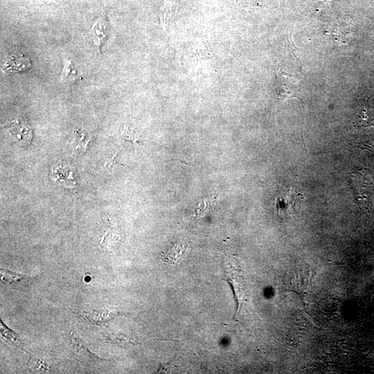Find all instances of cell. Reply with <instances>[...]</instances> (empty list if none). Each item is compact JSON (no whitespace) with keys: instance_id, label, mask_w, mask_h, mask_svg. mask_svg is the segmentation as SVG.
<instances>
[{"instance_id":"obj_1","label":"cell","mask_w":374,"mask_h":374,"mask_svg":"<svg viewBox=\"0 0 374 374\" xmlns=\"http://www.w3.org/2000/svg\"><path fill=\"white\" fill-rule=\"evenodd\" d=\"M349 184L359 208L364 212L371 210L373 184L365 169H358L350 175Z\"/></svg>"},{"instance_id":"obj_2","label":"cell","mask_w":374,"mask_h":374,"mask_svg":"<svg viewBox=\"0 0 374 374\" xmlns=\"http://www.w3.org/2000/svg\"><path fill=\"white\" fill-rule=\"evenodd\" d=\"M303 196L295 191L292 188H290L288 192L285 195H282L278 197L276 200V207L278 211H290L296 210L299 205L303 203Z\"/></svg>"},{"instance_id":"obj_3","label":"cell","mask_w":374,"mask_h":374,"mask_svg":"<svg viewBox=\"0 0 374 374\" xmlns=\"http://www.w3.org/2000/svg\"><path fill=\"white\" fill-rule=\"evenodd\" d=\"M1 283L15 290H21L30 285L31 278L23 274L1 269Z\"/></svg>"},{"instance_id":"obj_4","label":"cell","mask_w":374,"mask_h":374,"mask_svg":"<svg viewBox=\"0 0 374 374\" xmlns=\"http://www.w3.org/2000/svg\"><path fill=\"white\" fill-rule=\"evenodd\" d=\"M31 67L30 60L23 54L12 55L5 61L2 70L7 73L25 71Z\"/></svg>"},{"instance_id":"obj_5","label":"cell","mask_w":374,"mask_h":374,"mask_svg":"<svg viewBox=\"0 0 374 374\" xmlns=\"http://www.w3.org/2000/svg\"><path fill=\"white\" fill-rule=\"evenodd\" d=\"M71 344L75 349L77 358L80 361L87 364H95L100 362L102 359L92 354L84 343L73 332L71 334Z\"/></svg>"},{"instance_id":"obj_6","label":"cell","mask_w":374,"mask_h":374,"mask_svg":"<svg viewBox=\"0 0 374 374\" xmlns=\"http://www.w3.org/2000/svg\"><path fill=\"white\" fill-rule=\"evenodd\" d=\"M179 0H164L160 10V21L163 28L166 30L175 16Z\"/></svg>"},{"instance_id":"obj_7","label":"cell","mask_w":374,"mask_h":374,"mask_svg":"<svg viewBox=\"0 0 374 374\" xmlns=\"http://www.w3.org/2000/svg\"><path fill=\"white\" fill-rule=\"evenodd\" d=\"M1 335L6 339L10 345H12L16 348L24 349V344L21 341L19 337L10 328H8L1 320Z\"/></svg>"},{"instance_id":"obj_8","label":"cell","mask_w":374,"mask_h":374,"mask_svg":"<svg viewBox=\"0 0 374 374\" xmlns=\"http://www.w3.org/2000/svg\"><path fill=\"white\" fill-rule=\"evenodd\" d=\"M188 247L184 244H176L167 252L165 260L166 262L174 264L179 261L186 253Z\"/></svg>"},{"instance_id":"obj_9","label":"cell","mask_w":374,"mask_h":374,"mask_svg":"<svg viewBox=\"0 0 374 374\" xmlns=\"http://www.w3.org/2000/svg\"><path fill=\"white\" fill-rule=\"evenodd\" d=\"M123 314L116 310H103V311H93L92 317L87 316L89 321L96 323L107 321L118 314Z\"/></svg>"},{"instance_id":"obj_10","label":"cell","mask_w":374,"mask_h":374,"mask_svg":"<svg viewBox=\"0 0 374 374\" xmlns=\"http://www.w3.org/2000/svg\"><path fill=\"white\" fill-rule=\"evenodd\" d=\"M78 77L77 71L73 68L71 62L70 60H66L60 75L61 82L66 84H73L76 81Z\"/></svg>"},{"instance_id":"obj_11","label":"cell","mask_w":374,"mask_h":374,"mask_svg":"<svg viewBox=\"0 0 374 374\" xmlns=\"http://www.w3.org/2000/svg\"><path fill=\"white\" fill-rule=\"evenodd\" d=\"M103 339L107 342L113 343L114 344L121 346H125L126 344L132 343L129 337L121 334L109 335L105 336Z\"/></svg>"},{"instance_id":"obj_12","label":"cell","mask_w":374,"mask_h":374,"mask_svg":"<svg viewBox=\"0 0 374 374\" xmlns=\"http://www.w3.org/2000/svg\"><path fill=\"white\" fill-rule=\"evenodd\" d=\"M123 134L125 136V138L132 140L134 142H138L139 139L137 137V134L132 131L131 129L128 127H125Z\"/></svg>"},{"instance_id":"obj_13","label":"cell","mask_w":374,"mask_h":374,"mask_svg":"<svg viewBox=\"0 0 374 374\" xmlns=\"http://www.w3.org/2000/svg\"><path fill=\"white\" fill-rule=\"evenodd\" d=\"M235 5L247 8L250 5V0H232Z\"/></svg>"},{"instance_id":"obj_14","label":"cell","mask_w":374,"mask_h":374,"mask_svg":"<svg viewBox=\"0 0 374 374\" xmlns=\"http://www.w3.org/2000/svg\"><path fill=\"white\" fill-rule=\"evenodd\" d=\"M303 315L309 321L313 326H314L317 328H319V325L317 323V322L312 318L311 316L308 314L306 312H303Z\"/></svg>"}]
</instances>
